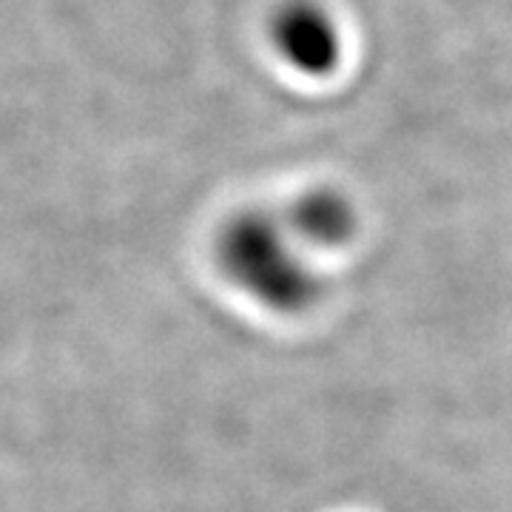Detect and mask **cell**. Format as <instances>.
Instances as JSON below:
<instances>
[{"mask_svg":"<svg viewBox=\"0 0 512 512\" xmlns=\"http://www.w3.org/2000/svg\"><path fill=\"white\" fill-rule=\"evenodd\" d=\"M222 279L256 308L274 316H302L325 296V276L282 220L268 208H239L214 237Z\"/></svg>","mask_w":512,"mask_h":512,"instance_id":"cell-1","label":"cell"},{"mask_svg":"<svg viewBox=\"0 0 512 512\" xmlns=\"http://www.w3.org/2000/svg\"><path fill=\"white\" fill-rule=\"evenodd\" d=\"M262 29L276 63L302 80H328L345 63V29L328 0H276Z\"/></svg>","mask_w":512,"mask_h":512,"instance_id":"cell-2","label":"cell"},{"mask_svg":"<svg viewBox=\"0 0 512 512\" xmlns=\"http://www.w3.org/2000/svg\"><path fill=\"white\" fill-rule=\"evenodd\" d=\"M293 239L308 254H333L348 248L362 231V211L345 188L330 183L302 188L282 211Z\"/></svg>","mask_w":512,"mask_h":512,"instance_id":"cell-3","label":"cell"}]
</instances>
